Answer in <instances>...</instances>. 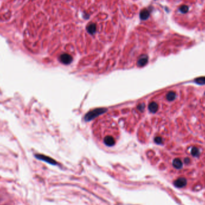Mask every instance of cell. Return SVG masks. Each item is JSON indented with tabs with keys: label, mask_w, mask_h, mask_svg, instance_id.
<instances>
[{
	"label": "cell",
	"mask_w": 205,
	"mask_h": 205,
	"mask_svg": "<svg viewBox=\"0 0 205 205\" xmlns=\"http://www.w3.org/2000/svg\"><path fill=\"white\" fill-rule=\"evenodd\" d=\"M107 111L106 109L104 108H98L92 110L89 112L87 113L85 116V121H89L95 119L96 117L102 115L103 114L105 113Z\"/></svg>",
	"instance_id": "6da1fadb"
},
{
	"label": "cell",
	"mask_w": 205,
	"mask_h": 205,
	"mask_svg": "<svg viewBox=\"0 0 205 205\" xmlns=\"http://www.w3.org/2000/svg\"><path fill=\"white\" fill-rule=\"evenodd\" d=\"M35 157L40 160L45 161V162L52 164V165H57V162L55 160L52 159V158L46 156V155H40V154H37L35 155Z\"/></svg>",
	"instance_id": "7a4b0ae2"
},
{
	"label": "cell",
	"mask_w": 205,
	"mask_h": 205,
	"mask_svg": "<svg viewBox=\"0 0 205 205\" xmlns=\"http://www.w3.org/2000/svg\"><path fill=\"white\" fill-rule=\"evenodd\" d=\"M59 61L63 64L68 65L71 63V62L73 61V57L70 55L68 53H63L59 57Z\"/></svg>",
	"instance_id": "3957f363"
},
{
	"label": "cell",
	"mask_w": 205,
	"mask_h": 205,
	"mask_svg": "<svg viewBox=\"0 0 205 205\" xmlns=\"http://www.w3.org/2000/svg\"><path fill=\"white\" fill-rule=\"evenodd\" d=\"M148 62V57L146 55H142L138 59L137 65L138 66L141 67L146 65Z\"/></svg>",
	"instance_id": "277c9868"
},
{
	"label": "cell",
	"mask_w": 205,
	"mask_h": 205,
	"mask_svg": "<svg viewBox=\"0 0 205 205\" xmlns=\"http://www.w3.org/2000/svg\"><path fill=\"white\" fill-rule=\"evenodd\" d=\"M174 185L177 188H183L187 185V180L184 178H179L174 182Z\"/></svg>",
	"instance_id": "5b68a950"
},
{
	"label": "cell",
	"mask_w": 205,
	"mask_h": 205,
	"mask_svg": "<svg viewBox=\"0 0 205 205\" xmlns=\"http://www.w3.org/2000/svg\"><path fill=\"white\" fill-rule=\"evenodd\" d=\"M104 143L106 145L108 146H112L115 144V140L113 137L108 136L104 139Z\"/></svg>",
	"instance_id": "8992f818"
},
{
	"label": "cell",
	"mask_w": 205,
	"mask_h": 205,
	"mask_svg": "<svg viewBox=\"0 0 205 205\" xmlns=\"http://www.w3.org/2000/svg\"><path fill=\"white\" fill-rule=\"evenodd\" d=\"M150 11H149L146 9H143L140 12V19H142V20L144 21V20L147 19L149 17H150Z\"/></svg>",
	"instance_id": "52a82bcc"
},
{
	"label": "cell",
	"mask_w": 205,
	"mask_h": 205,
	"mask_svg": "<svg viewBox=\"0 0 205 205\" xmlns=\"http://www.w3.org/2000/svg\"><path fill=\"white\" fill-rule=\"evenodd\" d=\"M148 109L151 112L155 113L158 110V105L157 103L152 102L148 106Z\"/></svg>",
	"instance_id": "ba28073f"
},
{
	"label": "cell",
	"mask_w": 205,
	"mask_h": 205,
	"mask_svg": "<svg viewBox=\"0 0 205 205\" xmlns=\"http://www.w3.org/2000/svg\"><path fill=\"white\" fill-rule=\"evenodd\" d=\"M173 166L177 169H181L183 166L182 161L179 158H175L173 161Z\"/></svg>",
	"instance_id": "9c48e42d"
},
{
	"label": "cell",
	"mask_w": 205,
	"mask_h": 205,
	"mask_svg": "<svg viewBox=\"0 0 205 205\" xmlns=\"http://www.w3.org/2000/svg\"><path fill=\"white\" fill-rule=\"evenodd\" d=\"M86 30L90 34H94L96 32V25L95 23H90L86 27Z\"/></svg>",
	"instance_id": "30bf717a"
},
{
	"label": "cell",
	"mask_w": 205,
	"mask_h": 205,
	"mask_svg": "<svg viewBox=\"0 0 205 205\" xmlns=\"http://www.w3.org/2000/svg\"><path fill=\"white\" fill-rule=\"evenodd\" d=\"M176 95L175 94V92H174L173 91H170L169 92L167 93V94L166 95V98L168 101H173L176 98Z\"/></svg>",
	"instance_id": "8fae6325"
},
{
	"label": "cell",
	"mask_w": 205,
	"mask_h": 205,
	"mask_svg": "<svg viewBox=\"0 0 205 205\" xmlns=\"http://www.w3.org/2000/svg\"><path fill=\"white\" fill-rule=\"evenodd\" d=\"M195 82L199 85H204L205 84V77H198L195 79Z\"/></svg>",
	"instance_id": "7c38bea8"
},
{
	"label": "cell",
	"mask_w": 205,
	"mask_h": 205,
	"mask_svg": "<svg viewBox=\"0 0 205 205\" xmlns=\"http://www.w3.org/2000/svg\"><path fill=\"white\" fill-rule=\"evenodd\" d=\"M191 154L193 155L194 157H198L200 155V151L197 148H192L191 150Z\"/></svg>",
	"instance_id": "4fadbf2b"
},
{
	"label": "cell",
	"mask_w": 205,
	"mask_h": 205,
	"mask_svg": "<svg viewBox=\"0 0 205 205\" xmlns=\"http://www.w3.org/2000/svg\"><path fill=\"white\" fill-rule=\"evenodd\" d=\"M179 10L181 11L182 13H186L188 11V7L187 5H182V6H181V7H180Z\"/></svg>",
	"instance_id": "5bb4252c"
},
{
	"label": "cell",
	"mask_w": 205,
	"mask_h": 205,
	"mask_svg": "<svg viewBox=\"0 0 205 205\" xmlns=\"http://www.w3.org/2000/svg\"><path fill=\"white\" fill-rule=\"evenodd\" d=\"M154 140H155V142L157 144H161L163 142L162 138H160V137H157V138H155Z\"/></svg>",
	"instance_id": "9a60e30c"
},
{
	"label": "cell",
	"mask_w": 205,
	"mask_h": 205,
	"mask_svg": "<svg viewBox=\"0 0 205 205\" xmlns=\"http://www.w3.org/2000/svg\"><path fill=\"white\" fill-rule=\"evenodd\" d=\"M138 108L140 111H144L145 109V104H140L138 106Z\"/></svg>",
	"instance_id": "2e32d148"
}]
</instances>
